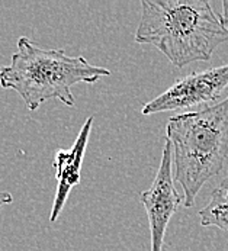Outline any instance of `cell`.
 <instances>
[{"label":"cell","mask_w":228,"mask_h":251,"mask_svg":"<svg viewBox=\"0 0 228 251\" xmlns=\"http://www.w3.org/2000/svg\"><path fill=\"white\" fill-rule=\"evenodd\" d=\"M93 119H95L93 116H89L86 119L72 148L58 150L55 152L52 164L57 173L55 175L57 192H55V198H54V203H52V209L50 215L51 222H55L58 216L61 215L72 189L80 183V170H81L86 147L89 143V135L92 131Z\"/></svg>","instance_id":"obj_6"},{"label":"cell","mask_w":228,"mask_h":251,"mask_svg":"<svg viewBox=\"0 0 228 251\" xmlns=\"http://www.w3.org/2000/svg\"><path fill=\"white\" fill-rule=\"evenodd\" d=\"M220 19H221V22L227 26L228 25V0H224V1H223V13L220 15Z\"/></svg>","instance_id":"obj_9"},{"label":"cell","mask_w":228,"mask_h":251,"mask_svg":"<svg viewBox=\"0 0 228 251\" xmlns=\"http://www.w3.org/2000/svg\"><path fill=\"white\" fill-rule=\"evenodd\" d=\"M135 42L154 45L173 66L208 61L228 28L205 0H143Z\"/></svg>","instance_id":"obj_1"},{"label":"cell","mask_w":228,"mask_h":251,"mask_svg":"<svg viewBox=\"0 0 228 251\" xmlns=\"http://www.w3.org/2000/svg\"><path fill=\"white\" fill-rule=\"evenodd\" d=\"M202 226H217L228 232V195L221 187L211 193L209 203L199 211Z\"/></svg>","instance_id":"obj_7"},{"label":"cell","mask_w":228,"mask_h":251,"mask_svg":"<svg viewBox=\"0 0 228 251\" xmlns=\"http://www.w3.org/2000/svg\"><path fill=\"white\" fill-rule=\"evenodd\" d=\"M16 47L10 64L0 69V86L15 90L29 110L51 99L73 108V86L111 75L108 69L90 64L83 55L69 57L61 48H42L26 36H21Z\"/></svg>","instance_id":"obj_3"},{"label":"cell","mask_w":228,"mask_h":251,"mask_svg":"<svg viewBox=\"0 0 228 251\" xmlns=\"http://www.w3.org/2000/svg\"><path fill=\"white\" fill-rule=\"evenodd\" d=\"M173 147L166 140L161 163L157 170L155 179L146 192L141 193L140 201L146 208L150 234H152V251L163 250L164 235L172 216L183 203V196L176 190L175 176L172 175Z\"/></svg>","instance_id":"obj_5"},{"label":"cell","mask_w":228,"mask_h":251,"mask_svg":"<svg viewBox=\"0 0 228 251\" xmlns=\"http://www.w3.org/2000/svg\"><path fill=\"white\" fill-rule=\"evenodd\" d=\"M12 201H13V198H12V195H10L9 192L0 190V212H1V208H3L4 205L12 203Z\"/></svg>","instance_id":"obj_8"},{"label":"cell","mask_w":228,"mask_h":251,"mask_svg":"<svg viewBox=\"0 0 228 251\" xmlns=\"http://www.w3.org/2000/svg\"><path fill=\"white\" fill-rule=\"evenodd\" d=\"M228 86V64L177 78L166 92L146 103L141 113L150 116L158 112L190 109L214 103Z\"/></svg>","instance_id":"obj_4"},{"label":"cell","mask_w":228,"mask_h":251,"mask_svg":"<svg viewBox=\"0 0 228 251\" xmlns=\"http://www.w3.org/2000/svg\"><path fill=\"white\" fill-rule=\"evenodd\" d=\"M166 135L173 147V176L183 189V206L192 208L203 184L228 167V96L172 116Z\"/></svg>","instance_id":"obj_2"},{"label":"cell","mask_w":228,"mask_h":251,"mask_svg":"<svg viewBox=\"0 0 228 251\" xmlns=\"http://www.w3.org/2000/svg\"><path fill=\"white\" fill-rule=\"evenodd\" d=\"M220 187L223 189V190H226L228 195V170H227V176L224 177V179L221 180V184H220Z\"/></svg>","instance_id":"obj_10"}]
</instances>
